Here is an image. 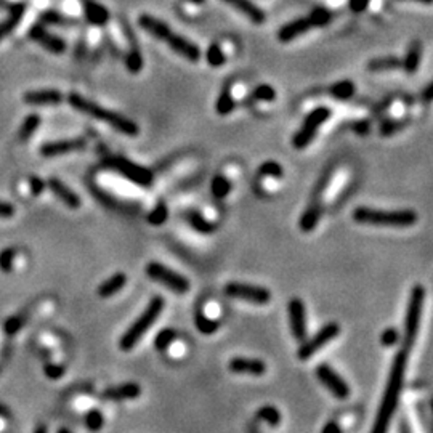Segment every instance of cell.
Masks as SVG:
<instances>
[{
  "mask_svg": "<svg viewBox=\"0 0 433 433\" xmlns=\"http://www.w3.org/2000/svg\"><path fill=\"white\" fill-rule=\"evenodd\" d=\"M408 351L399 350V353L395 356L392 371H390L387 388H385L382 403H380L378 417H375L373 432L371 433H387L390 421H392L393 412L397 411L399 395H401L403 379H404V369L408 364Z\"/></svg>",
  "mask_w": 433,
  "mask_h": 433,
  "instance_id": "1",
  "label": "cell"
},
{
  "mask_svg": "<svg viewBox=\"0 0 433 433\" xmlns=\"http://www.w3.org/2000/svg\"><path fill=\"white\" fill-rule=\"evenodd\" d=\"M138 26L143 31H147L149 36L156 37L158 40L166 42L175 53L180 55L182 58H185L186 61H190V63H197V61L201 60V49L195 44V42L186 39V37H183L182 34L173 32L171 27H169V25L158 20L156 16L141 15L138 18Z\"/></svg>",
  "mask_w": 433,
  "mask_h": 433,
  "instance_id": "2",
  "label": "cell"
},
{
  "mask_svg": "<svg viewBox=\"0 0 433 433\" xmlns=\"http://www.w3.org/2000/svg\"><path fill=\"white\" fill-rule=\"evenodd\" d=\"M68 101H69V105L74 108V110L82 112V114L90 116V117H93V119L105 122V124L112 127V129L117 130L122 135L136 136L140 134V127L136 125L134 121L129 119V117L122 116L116 111L106 110V108L100 106L98 103L92 101V100H87L86 97L79 95V93H74V92L69 93Z\"/></svg>",
  "mask_w": 433,
  "mask_h": 433,
  "instance_id": "3",
  "label": "cell"
},
{
  "mask_svg": "<svg viewBox=\"0 0 433 433\" xmlns=\"http://www.w3.org/2000/svg\"><path fill=\"white\" fill-rule=\"evenodd\" d=\"M353 220L361 225H373V227L388 228H408L417 222V214L411 209L401 210H380L371 207H356L353 210Z\"/></svg>",
  "mask_w": 433,
  "mask_h": 433,
  "instance_id": "4",
  "label": "cell"
},
{
  "mask_svg": "<svg viewBox=\"0 0 433 433\" xmlns=\"http://www.w3.org/2000/svg\"><path fill=\"white\" fill-rule=\"evenodd\" d=\"M162 308H164V299L159 297V295L153 297L151 302L148 304V307L145 308V312L140 314L138 319H136V321L132 324L129 329H127V332L124 334V336L121 337L122 350L129 351L141 341V337L148 332V329L156 323V319L159 318V314H161Z\"/></svg>",
  "mask_w": 433,
  "mask_h": 433,
  "instance_id": "5",
  "label": "cell"
},
{
  "mask_svg": "<svg viewBox=\"0 0 433 433\" xmlns=\"http://www.w3.org/2000/svg\"><path fill=\"white\" fill-rule=\"evenodd\" d=\"M332 20V13L324 7H317L314 10H312L308 16L299 18V20H294L290 23H287L277 31V40L282 42V44H287V42H293L297 39V37L307 34L310 29L313 27H323L331 23Z\"/></svg>",
  "mask_w": 433,
  "mask_h": 433,
  "instance_id": "6",
  "label": "cell"
},
{
  "mask_svg": "<svg viewBox=\"0 0 433 433\" xmlns=\"http://www.w3.org/2000/svg\"><path fill=\"white\" fill-rule=\"evenodd\" d=\"M423 299H425V289L422 286H416L409 299L406 319H404V336H403V348L404 351H411L416 342L419 324H421V314L423 308Z\"/></svg>",
  "mask_w": 433,
  "mask_h": 433,
  "instance_id": "7",
  "label": "cell"
},
{
  "mask_svg": "<svg viewBox=\"0 0 433 433\" xmlns=\"http://www.w3.org/2000/svg\"><path fill=\"white\" fill-rule=\"evenodd\" d=\"M329 117H331V110L326 106H318L310 111L308 114L305 116L300 129L295 132V135L293 136V147L295 149H299V151L308 148L310 143L314 140V136H317L318 130L321 129L324 122H326Z\"/></svg>",
  "mask_w": 433,
  "mask_h": 433,
  "instance_id": "8",
  "label": "cell"
},
{
  "mask_svg": "<svg viewBox=\"0 0 433 433\" xmlns=\"http://www.w3.org/2000/svg\"><path fill=\"white\" fill-rule=\"evenodd\" d=\"M332 173H334V169H327V171L323 173L321 178H319V182L317 183V188H314V191L312 195V201H310L308 207L305 209L302 216H300V222H299L300 230L305 233L313 232L314 227H317L319 222V219H321L323 195H324V191H326L329 182H331Z\"/></svg>",
  "mask_w": 433,
  "mask_h": 433,
  "instance_id": "9",
  "label": "cell"
},
{
  "mask_svg": "<svg viewBox=\"0 0 433 433\" xmlns=\"http://www.w3.org/2000/svg\"><path fill=\"white\" fill-rule=\"evenodd\" d=\"M147 275L149 280L169 287V290H172V293L175 294H186L188 290H190V281H188L185 276L159 262L148 263Z\"/></svg>",
  "mask_w": 433,
  "mask_h": 433,
  "instance_id": "10",
  "label": "cell"
},
{
  "mask_svg": "<svg viewBox=\"0 0 433 433\" xmlns=\"http://www.w3.org/2000/svg\"><path fill=\"white\" fill-rule=\"evenodd\" d=\"M225 294L233 299L247 300V302L256 305H267L271 299L270 290L265 289V287L246 284V282H228L225 286Z\"/></svg>",
  "mask_w": 433,
  "mask_h": 433,
  "instance_id": "11",
  "label": "cell"
},
{
  "mask_svg": "<svg viewBox=\"0 0 433 433\" xmlns=\"http://www.w3.org/2000/svg\"><path fill=\"white\" fill-rule=\"evenodd\" d=\"M338 334H341V326L337 323H329L326 326L319 329L312 338H305L302 345L299 348V358L300 360H308L312 358L318 350H321L323 347H326L329 342L334 341Z\"/></svg>",
  "mask_w": 433,
  "mask_h": 433,
  "instance_id": "12",
  "label": "cell"
},
{
  "mask_svg": "<svg viewBox=\"0 0 433 433\" xmlns=\"http://www.w3.org/2000/svg\"><path fill=\"white\" fill-rule=\"evenodd\" d=\"M111 167H114L121 175L129 178L130 182L136 183L140 186H149L154 180L153 172L148 171L147 167L138 166V164L129 161L125 158H112L111 159Z\"/></svg>",
  "mask_w": 433,
  "mask_h": 433,
  "instance_id": "13",
  "label": "cell"
},
{
  "mask_svg": "<svg viewBox=\"0 0 433 433\" xmlns=\"http://www.w3.org/2000/svg\"><path fill=\"white\" fill-rule=\"evenodd\" d=\"M317 378L336 398L347 399L350 397V387H348V384L329 364L318 366Z\"/></svg>",
  "mask_w": 433,
  "mask_h": 433,
  "instance_id": "14",
  "label": "cell"
},
{
  "mask_svg": "<svg viewBox=\"0 0 433 433\" xmlns=\"http://www.w3.org/2000/svg\"><path fill=\"white\" fill-rule=\"evenodd\" d=\"M27 36H29L31 40L37 42V44H39L42 49L50 51V53L61 55L66 51V42L61 39V37L51 34V32L47 31L44 26H40V25L31 26Z\"/></svg>",
  "mask_w": 433,
  "mask_h": 433,
  "instance_id": "15",
  "label": "cell"
},
{
  "mask_svg": "<svg viewBox=\"0 0 433 433\" xmlns=\"http://www.w3.org/2000/svg\"><path fill=\"white\" fill-rule=\"evenodd\" d=\"M287 310H289L290 332L295 341L304 342L307 338V312H305L304 302L300 299H293Z\"/></svg>",
  "mask_w": 433,
  "mask_h": 433,
  "instance_id": "16",
  "label": "cell"
},
{
  "mask_svg": "<svg viewBox=\"0 0 433 433\" xmlns=\"http://www.w3.org/2000/svg\"><path fill=\"white\" fill-rule=\"evenodd\" d=\"M87 141L86 138H66V140H56L50 141V143L42 145L40 154L45 158H55V156H63V154H69L74 151H82L86 148Z\"/></svg>",
  "mask_w": 433,
  "mask_h": 433,
  "instance_id": "17",
  "label": "cell"
},
{
  "mask_svg": "<svg viewBox=\"0 0 433 433\" xmlns=\"http://www.w3.org/2000/svg\"><path fill=\"white\" fill-rule=\"evenodd\" d=\"M63 93L56 88H40V90H31L23 95V101L32 106H55L63 101Z\"/></svg>",
  "mask_w": 433,
  "mask_h": 433,
  "instance_id": "18",
  "label": "cell"
},
{
  "mask_svg": "<svg viewBox=\"0 0 433 433\" xmlns=\"http://www.w3.org/2000/svg\"><path fill=\"white\" fill-rule=\"evenodd\" d=\"M47 186H49V190L53 193L64 206H68L69 209H79V207L82 206V201L77 193H74L66 183L58 180V178H49Z\"/></svg>",
  "mask_w": 433,
  "mask_h": 433,
  "instance_id": "19",
  "label": "cell"
},
{
  "mask_svg": "<svg viewBox=\"0 0 433 433\" xmlns=\"http://www.w3.org/2000/svg\"><path fill=\"white\" fill-rule=\"evenodd\" d=\"M228 368L234 374L263 375L267 373V364L262 360H256V358H233Z\"/></svg>",
  "mask_w": 433,
  "mask_h": 433,
  "instance_id": "20",
  "label": "cell"
},
{
  "mask_svg": "<svg viewBox=\"0 0 433 433\" xmlns=\"http://www.w3.org/2000/svg\"><path fill=\"white\" fill-rule=\"evenodd\" d=\"M223 2L228 3L230 7H233L236 12L243 13L253 25H263L267 20L265 12L260 7H257L256 3L251 2V0H223Z\"/></svg>",
  "mask_w": 433,
  "mask_h": 433,
  "instance_id": "21",
  "label": "cell"
},
{
  "mask_svg": "<svg viewBox=\"0 0 433 433\" xmlns=\"http://www.w3.org/2000/svg\"><path fill=\"white\" fill-rule=\"evenodd\" d=\"M25 13H26V3H13V5L10 7V12H8V16L0 23V42L16 29L18 25H20L23 20V16H25Z\"/></svg>",
  "mask_w": 433,
  "mask_h": 433,
  "instance_id": "22",
  "label": "cell"
},
{
  "mask_svg": "<svg viewBox=\"0 0 433 433\" xmlns=\"http://www.w3.org/2000/svg\"><path fill=\"white\" fill-rule=\"evenodd\" d=\"M84 15H86L87 21L93 26H105L110 21V12L106 7H103L101 3L92 2V0H86L84 2Z\"/></svg>",
  "mask_w": 433,
  "mask_h": 433,
  "instance_id": "23",
  "label": "cell"
},
{
  "mask_svg": "<svg viewBox=\"0 0 433 433\" xmlns=\"http://www.w3.org/2000/svg\"><path fill=\"white\" fill-rule=\"evenodd\" d=\"M125 284H127V276L124 275V273H116L114 276H111L110 280H106L100 287H98V295L103 299L112 297V295L121 293Z\"/></svg>",
  "mask_w": 433,
  "mask_h": 433,
  "instance_id": "24",
  "label": "cell"
},
{
  "mask_svg": "<svg viewBox=\"0 0 433 433\" xmlns=\"http://www.w3.org/2000/svg\"><path fill=\"white\" fill-rule=\"evenodd\" d=\"M422 60V44L421 42H414V44L409 47L406 55L401 60V68L406 71L408 74H414L421 66Z\"/></svg>",
  "mask_w": 433,
  "mask_h": 433,
  "instance_id": "25",
  "label": "cell"
},
{
  "mask_svg": "<svg viewBox=\"0 0 433 433\" xmlns=\"http://www.w3.org/2000/svg\"><path fill=\"white\" fill-rule=\"evenodd\" d=\"M103 397L111 399H132L140 397V387L136 384H124L119 387L108 388Z\"/></svg>",
  "mask_w": 433,
  "mask_h": 433,
  "instance_id": "26",
  "label": "cell"
},
{
  "mask_svg": "<svg viewBox=\"0 0 433 433\" xmlns=\"http://www.w3.org/2000/svg\"><path fill=\"white\" fill-rule=\"evenodd\" d=\"M401 68V60L397 56H379V58L371 60L368 63V69L371 73H382V71H392Z\"/></svg>",
  "mask_w": 433,
  "mask_h": 433,
  "instance_id": "27",
  "label": "cell"
},
{
  "mask_svg": "<svg viewBox=\"0 0 433 433\" xmlns=\"http://www.w3.org/2000/svg\"><path fill=\"white\" fill-rule=\"evenodd\" d=\"M234 106H236V101H234L232 88L225 87L223 90H222V93H220V97L216 98L215 111L219 112L220 116H228V114H232V112H233Z\"/></svg>",
  "mask_w": 433,
  "mask_h": 433,
  "instance_id": "28",
  "label": "cell"
},
{
  "mask_svg": "<svg viewBox=\"0 0 433 433\" xmlns=\"http://www.w3.org/2000/svg\"><path fill=\"white\" fill-rule=\"evenodd\" d=\"M329 92H331V95L336 98V100L343 101V100H350V98L355 95L356 87L351 81L345 79V81H338L334 84V86L329 88Z\"/></svg>",
  "mask_w": 433,
  "mask_h": 433,
  "instance_id": "29",
  "label": "cell"
},
{
  "mask_svg": "<svg viewBox=\"0 0 433 433\" xmlns=\"http://www.w3.org/2000/svg\"><path fill=\"white\" fill-rule=\"evenodd\" d=\"M125 66L132 74H138L143 69V56H141V51L135 44L130 47L129 53L125 56Z\"/></svg>",
  "mask_w": 433,
  "mask_h": 433,
  "instance_id": "30",
  "label": "cell"
},
{
  "mask_svg": "<svg viewBox=\"0 0 433 433\" xmlns=\"http://www.w3.org/2000/svg\"><path fill=\"white\" fill-rule=\"evenodd\" d=\"M206 60L212 68H222V66L227 63V55L223 53L222 47L219 44H210L209 49H207Z\"/></svg>",
  "mask_w": 433,
  "mask_h": 433,
  "instance_id": "31",
  "label": "cell"
},
{
  "mask_svg": "<svg viewBox=\"0 0 433 433\" xmlns=\"http://www.w3.org/2000/svg\"><path fill=\"white\" fill-rule=\"evenodd\" d=\"M210 190H212V195H214L215 197L223 199V197L228 196V193L232 191V182H230L225 175H216L214 177V180H212Z\"/></svg>",
  "mask_w": 433,
  "mask_h": 433,
  "instance_id": "32",
  "label": "cell"
},
{
  "mask_svg": "<svg viewBox=\"0 0 433 433\" xmlns=\"http://www.w3.org/2000/svg\"><path fill=\"white\" fill-rule=\"evenodd\" d=\"M186 220L193 228L201 233H212L215 230V225L207 222L204 216L197 214V212H190V214H186Z\"/></svg>",
  "mask_w": 433,
  "mask_h": 433,
  "instance_id": "33",
  "label": "cell"
},
{
  "mask_svg": "<svg viewBox=\"0 0 433 433\" xmlns=\"http://www.w3.org/2000/svg\"><path fill=\"white\" fill-rule=\"evenodd\" d=\"M39 125H40V116L39 114H29V116H27L26 119L23 121V124H21L20 138L23 141L29 140L31 136H32V134H34V132L39 129Z\"/></svg>",
  "mask_w": 433,
  "mask_h": 433,
  "instance_id": "34",
  "label": "cell"
},
{
  "mask_svg": "<svg viewBox=\"0 0 433 433\" xmlns=\"http://www.w3.org/2000/svg\"><path fill=\"white\" fill-rule=\"evenodd\" d=\"M40 20L44 23H49V25H56V26H69L73 25V20L68 16L61 15V13L55 12V10H47L40 15Z\"/></svg>",
  "mask_w": 433,
  "mask_h": 433,
  "instance_id": "35",
  "label": "cell"
},
{
  "mask_svg": "<svg viewBox=\"0 0 433 433\" xmlns=\"http://www.w3.org/2000/svg\"><path fill=\"white\" fill-rule=\"evenodd\" d=\"M252 97L258 101L271 103L276 100V90L271 86H268V84H260V86H257L256 88H253Z\"/></svg>",
  "mask_w": 433,
  "mask_h": 433,
  "instance_id": "36",
  "label": "cell"
},
{
  "mask_svg": "<svg viewBox=\"0 0 433 433\" xmlns=\"http://www.w3.org/2000/svg\"><path fill=\"white\" fill-rule=\"evenodd\" d=\"M258 175L260 177H273V178H281L282 177V167L281 164L275 161H267L263 162L260 169H258Z\"/></svg>",
  "mask_w": 433,
  "mask_h": 433,
  "instance_id": "37",
  "label": "cell"
},
{
  "mask_svg": "<svg viewBox=\"0 0 433 433\" xmlns=\"http://www.w3.org/2000/svg\"><path fill=\"white\" fill-rule=\"evenodd\" d=\"M257 417L260 419V421H267L268 423H270V425H277V423L281 422L280 411H277V409L273 408V406L262 408L260 411L257 412Z\"/></svg>",
  "mask_w": 433,
  "mask_h": 433,
  "instance_id": "38",
  "label": "cell"
},
{
  "mask_svg": "<svg viewBox=\"0 0 433 433\" xmlns=\"http://www.w3.org/2000/svg\"><path fill=\"white\" fill-rule=\"evenodd\" d=\"M167 216H169L167 206L164 204V202H159V204L154 207V210L151 212V214L148 215V222L158 227V225H162L164 222H166Z\"/></svg>",
  "mask_w": 433,
  "mask_h": 433,
  "instance_id": "39",
  "label": "cell"
},
{
  "mask_svg": "<svg viewBox=\"0 0 433 433\" xmlns=\"http://www.w3.org/2000/svg\"><path fill=\"white\" fill-rule=\"evenodd\" d=\"M16 257L15 249H3L0 252V270L3 273H10L13 270V260Z\"/></svg>",
  "mask_w": 433,
  "mask_h": 433,
  "instance_id": "40",
  "label": "cell"
},
{
  "mask_svg": "<svg viewBox=\"0 0 433 433\" xmlns=\"http://www.w3.org/2000/svg\"><path fill=\"white\" fill-rule=\"evenodd\" d=\"M86 425L90 428L92 432H98L103 427V414L100 411H90L86 416Z\"/></svg>",
  "mask_w": 433,
  "mask_h": 433,
  "instance_id": "41",
  "label": "cell"
},
{
  "mask_svg": "<svg viewBox=\"0 0 433 433\" xmlns=\"http://www.w3.org/2000/svg\"><path fill=\"white\" fill-rule=\"evenodd\" d=\"M196 324H197V329L204 334H212L214 331H216V326H219V323L212 321V319L202 317V314H197Z\"/></svg>",
  "mask_w": 433,
  "mask_h": 433,
  "instance_id": "42",
  "label": "cell"
},
{
  "mask_svg": "<svg viewBox=\"0 0 433 433\" xmlns=\"http://www.w3.org/2000/svg\"><path fill=\"white\" fill-rule=\"evenodd\" d=\"M172 341H175V332H173L172 329H166V331H162L158 336L156 348H159V350H164V348H167L169 345H171Z\"/></svg>",
  "mask_w": 433,
  "mask_h": 433,
  "instance_id": "43",
  "label": "cell"
},
{
  "mask_svg": "<svg viewBox=\"0 0 433 433\" xmlns=\"http://www.w3.org/2000/svg\"><path fill=\"white\" fill-rule=\"evenodd\" d=\"M398 341H399V332L397 331V329H387V331H384L382 336H380V342H382L385 347H392Z\"/></svg>",
  "mask_w": 433,
  "mask_h": 433,
  "instance_id": "44",
  "label": "cell"
},
{
  "mask_svg": "<svg viewBox=\"0 0 433 433\" xmlns=\"http://www.w3.org/2000/svg\"><path fill=\"white\" fill-rule=\"evenodd\" d=\"M44 371H45V374H47V378H50V379H60L61 375L64 374V368L63 366H60V364H47L45 368H44Z\"/></svg>",
  "mask_w": 433,
  "mask_h": 433,
  "instance_id": "45",
  "label": "cell"
},
{
  "mask_svg": "<svg viewBox=\"0 0 433 433\" xmlns=\"http://www.w3.org/2000/svg\"><path fill=\"white\" fill-rule=\"evenodd\" d=\"M29 188H31V195L32 196H39V195H42V191L45 190V183L42 182L39 177H31Z\"/></svg>",
  "mask_w": 433,
  "mask_h": 433,
  "instance_id": "46",
  "label": "cell"
},
{
  "mask_svg": "<svg viewBox=\"0 0 433 433\" xmlns=\"http://www.w3.org/2000/svg\"><path fill=\"white\" fill-rule=\"evenodd\" d=\"M23 326V319L20 317H15V318H10L8 321L5 323V332L7 334H15L20 331V327Z\"/></svg>",
  "mask_w": 433,
  "mask_h": 433,
  "instance_id": "47",
  "label": "cell"
},
{
  "mask_svg": "<svg viewBox=\"0 0 433 433\" xmlns=\"http://www.w3.org/2000/svg\"><path fill=\"white\" fill-rule=\"evenodd\" d=\"M15 215V207L10 202L0 201V219H12Z\"/></svg>",
  "mask_w": 433,
  "mask_h": 433,
  "instance_id": "48",
  "label": "cell"
},
{
  "mask_svg": "<svg viewBox=\"0 0 433 433\" xmlns=\"http://www.w3.org/2000/svg\"><path fill=\"white\" fill-rule=\"evenodd\" d=\"M348 5H350L351 12L361 13V12H364L366 8H368L369 0H350V2H348Z\"/></svg>",
  "mask_w": 433,
  "mask_h": 433,
  "instance_id": "49",
  "label": "cell"
},
{
  "mask_svg": "<svg viewBox=\"0 0 433 433\" xmlns=\"http://www.w3.org/2000/svg\"><path fill=\"white\" fill-rule=\"evenodd\" d=\"M399 127H401V124H398V122L387 121V122H384L382 127H380V132H382L385 136H388V135H392L393 132H397Z\"/></svg>",
  "mask_w": 433,
  "mask_h": 433,
  "instance_id": "50",
  "label": "cell"
},
{
  "mask_svg": "<svg viewBox=\"0 0 433 433\" xmlns=\"http://www.w3.org/2000/svg\"><path fill=\"white\" fill-rule=\"evenodd\" d=\"M321 433H343V430L336 421H331L329 423H326V427L323 428Z\"/></svg>",
  "mask_w": 433,
  "mask_h": 433,
  "instance_id": "51",
  "label": "cell"
},
{
  "mask_svg": "<svg viewBox=\"0 0 433 433\" xmlns=\"http://www.w3.org/2000/svg\"><path fill=\"white\" fill-rule=\"evenodd\" d=\"M432 88H433L432 84H428L427 88H425V93H423V100H425L427 103L432 100Z\"/></svg>",
  "mask_w": 433,
  "mask_h": 433,
  "instance_id": "52",
  "label": "cell"
},
{
  "mask_svg": "<svg viewBox=\"0 0 433 433\" xmlns=\"http://www.w3.org/2000/svg\"><path fill=\"white\" fill-rule=\"evenodd\" d=\"M34 433H49V432H47V427H45V425H39V427H37L36 430H34Z\"/></svg>",
  "mask_w": 433,
  "mask_h": 433,
  "instance_id": "53",
  "label": "cell"
},
{
  "mask_svg": "<svg viewBox=\"0 0 433 433\" xmlns=\"http://www.w3.org/2000/svg\"><path fill=\"white\" fill-rule=\"evenodd\" d=\"M355 129L360 130V132H363V127H361V125H356ZM368 129H369V124H368V122H364V130H368Z\"/></svg>",
  "mask_w": 433,
  "mask_h": 433,
  "instance_id": "54",
  "label": "cell"
},
{
  "mask_svg": "<svg viewBox=\"0 0 433 433\" xmlns=\"http://www.w3.org/2000/svg\"><path fill=\"white\" fill-rule=\"evenodd\" d=\"M186 2H190V3H195V5H201V3H204L206 0H186Z\"/></svg>",
  "mask_w": 433,
  "mask_h": 433,
  "instance_id": "55",
  "label": "cell"
},
{
  "mask_svg": "<svg viewBox=\"0 0 433 433\" xmlns=\"http://www.w3.org/2000/svg\"><path fill=\"white\" fill-rule=\"evenodd\" d=\"M412 2H421V3H425V5H430L432 0H412Z\"/></svg>",
  "mask_w": 433,
  "mask_h": 433,
  "instance_id": "56",
  "label": "cell"
},
{
  "mask_svg": "<svg viewBox=\"0 0 433 433\" xmlns=\"http://www.w3.org/2000/svg\"><path fill=\"white\" fill-rule=\"evenodd\" d=\"M58 433H71V432L68 430V428H60Z\"/></svg>",
  "mask_w": 433,
  "mask_h": 433,
  "instance_id": "57",
  "label": "cell"
},
{
  "mask_svg": "<svg viewBox=\"0 0 433 433\" xmlns=\"http://www.w3.org/2000/svg\"><path fill=\"white\" fill-rule=\"evenodd\" d=\"M0 414H3V409H2V406H0Z\"/></svg>",
  "mask_w": 433,
  "mask_h": 433,
  "instance_id": "58",
  "label": "cell"
}]
</instances>
